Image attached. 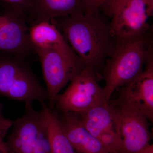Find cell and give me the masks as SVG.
Returning a JSON list of instances; mask_svg holds the SVG:
<instances>
[{
    "mask_svg": "<svg viewBox=\"0 0 153 153\" xmlns=\"http://www.w3.org/2000/svg\"><path fill=\"white\" fill-rule=\"evenodd\" d=\"M50 22L62 33L84 66L92 67L99 76L115 44L110 22L100 11L87 14L77 11Z\"/></svg>",
    "mask_w": 153,
    "mask_h": 153,
    "instance_id": "1",
    "label": "cell"
},
{
    "mask_svg": "<svg viewBox=\"0 0 153 153\" xmlns=\"http://www.w3.org/2000/svg\"><path fill=\"white\" fill-rule=\"evenodd\" d=\"M113 51L105 61L103 73L105 99L109 101L115 91L131 82L143 71L153 51L150 35L116 40Z\"/></svg>",
    "mask_w": 153,
    "mask_h": 153,
    "instance_id": "2",
    "label": "cell"
},
{
    "mask_svg": "<svg viewBox=\"0 0 153 153\" xmlns=\"http://www.w3.org/2000/svg\"><path fill=\"white\" fill-rule=\"evenodd\" d=\"M0 95L32 105L34 101L45 102L47 90L41 85L27 59L10 53L0 70Z\"/></svg>",
    "mask_w": 153,
    "mask_h": 153,
    "instance_id": "3",
    "label": "cell"
},
{
    "mask_svg": "<svg viewBox=\"0 0 153 153\" xmlns=\"http://www.w3.org/2000/svg\"><path fill=\"white\" fill-rule=\"evenodd\" d=\"M6 141L10 153H52L44 113L25 105L22 117L13 122Z\"/></svg>",
    "mask_w": 153,
    "mask_h": 153,
    "instance_id": "4",
    "label": "cell"
},
{
    "mask_svg": "<svg viewBox=\"0 0 153 153\" xmlns=\"http://www.w3.org/2000/svg\"><path fill=\"white\" fill-rule=\"evenodd\" d=\"M99 78L92 67L84 66L72 78L66 90L57 95L54 105L61 112L80 113L106 101L103 88L99 85Z\"/></svg>",
    "mask_w": 153,
    "mask_h": 153,
    "instance_id": "5",
    "label": "cell"
},
{
    "mask_svg": "<svg viewBox=\"0 0 153 153\" xmlns=\"http://www.w3.org/2000/svg\"><path fill=\"white\" fill-rule=\"evenodd\" d=\"M153 16V0H127L111 17L110 26L114 40L149 35Z\"/></svg>",
    "mask_w": 153,
    "mask_h": 153,
    "instance_id": "6",
    "label": "cell"
},
{
    "mask_svg": "<svg viewBox=\"0 0 153 153\" xmlns=\"http://www.w3.org/2000/svg\"><path fill=\"white\" fill-rule=\"evenodd\" d=\"M111 102L117 116L120 153H140L151 139L148 120L120 97Z\"/></svg>",
    "mask_w": 153,
    "mask_h": 153,
    "instance_id": "7",
    "label": "cell"
},
{
    "mask_svg": "<svg viewBox=\"0 0 153 153\" xmlns=\"http://www.w3.org/2000/svg\"><path fill=\"white\" fill-rule=\"evenodd\" d=\"M41 62L51 108L60 91L78 74L84 66L82 62L73 61L56 51L33 48Z\"/></svg>",
    "mask_w": 153,
    "mask_h": 153,
    "instance_id": "8",
    "label": "cell"
},
{
    "mask_svg": "<svg viewBox=\"0 0 153 153\" xmlns=\"http://www.w3.org/2000/svg\"><path fill=\"white\" fill-rule=\"evenodd\" d=\"M7 20L0 27V51L27 59L35 53L30 41L27 15L18 8L2 4Z\"/></svg>",
    "mask_w": 153,
    "mask_h": 153,
    "instance_id": "9",
    "label": "cell"
},
{
    "mask_svg": "<svg viewBox=\"0 0 153 153\" xmlns=\"http://www.w3.org/2000/svg\"><path fill=\"white\" fill-rule=\"evenodd\" d=\"M153 51L146 61L143 72L128 84L119 88V97L153 120Z\"/></svg>",
    "mask_w": 153,
    "mask_h": 153,
    "instance_id": "10",
    "label": "cell"
},
{
    "mask_svg": "<svg viewBox=\"0 0 153 153\" xmlns=\"http://www.w3.org/2000/svg\"><path fill=\"white\" fill-rule=\"evenodd\" d=\"M29 35L33 48L50 49L73 61L82 62L62 33L51 22H39L30 27Z\"/></svg>",
    "mask_w": 153,
    "mask_h": 153,
    "instance_id": "11",
    "label": "cell"
},
{
    "mask_svg": "<svg viewBox=\"0 0 153 153\" xmlns=\"http://www.w3.org/2000/svg\"><path fill=\"white\" fill-rule=\"evenodd\" d=\"M59 117L66 136L76 152L109 153L99 140L83 126L76 113L61 112Z\"/></svg>",
    "mask_w": 153,
    "mask_h": 153,
    "instance_id": "12",
    "label": "cell"
},
{
    "mask_svg": "<svg viewBox=\"0 0 153 153\" xmlns=\"http://www.w3.org/2000/svg\"><path fill=\"white\" fill-rule=\"evenodd\" d=\"M79 10H81V0H31L26 13L27 22L31 27Z\"/></svg>",
    "mask_w": 153,
    "mask_h": 153,
    "instance_id": "13",
    "label": "cell"
},
{
    "mask_svg": "<svg viewBox=\"0 0 153 153\" xmlns=\"http://www.w3.org/2000/svg\"><path fill=\"white\" fill-rule=\"evenodd\" d=\"M83 126L93 136L117 128V116L112 102L104 101L85 111L77 113Z\"/></svg>",
    "mask_w": 153,
    "mask_h": 153,
    "instance_id": "14",
    "label": "cell"
},
{
    "mask_svg": "<svg viewBox=\"0 0 153 153\" xmlns=\"http://www.w3.org/2000/svg\"><path fill=\"white\" fill-rule=\"evenodd\" d=\"M48 131L52 153H77L63 130L59 115L45 102L41 103Z\"/></svg>",
    "mask_w": 153,
    "mask_h": 153,
    "instance_id": "15",
    "label": "cell"
},
{
    "mask_svg": "<svg viewBox=\"0 0 153 153\" xmlns=\"http://www.w3.org/2000/svg\"><path fill=\"white\" fill-rule=\"evenodd\" d=\"M102 145L109 153H120L121 144L116 129L110 130L98 138Z\"/></svg>",
    "mask_w": 153,
    "mask_h": 153,
    "instance_id": "16",
    "label": "cell"
},
{
    "mask_svg": "<svg viewBox=\"0 0 153 153\" xmlns=\"http://www.w3.org/2000/svg\"><path fill=\"white\" fill-rule=\"evenodd\" d=\"M107 0H81V11L87 14H92L100 10Z\"/></svg>",
    "mask_w": 153,
    "mask_h": 153,
    "instance_id": "17",
    "label": "cell"
},
{
    "mask_svg": "<svg viewBox=\"0 0 153 153\" xmlns=\"http://www.w3.org/2000/svg\"><path fill=\"white\" fill-rule=\"evenodd\" d=\"M127 0H107L102 6L101 10L105 16L111 17L113 14Z\"/></svg>",
    "mask_w": 153,
    "mask_h": 153,
    "instance_id": "18",
    "label": "cell"
},
{
    "mask_svg": "<svg viewBox=\"0 0 153 153\" xmlns=\"http://www.w3.org/2000/svg\"><path fill=\"white\" fill-rule=\"evenodd\" d=\"M31 0H0V4H6L18 8L24 11L26 13L30 8Z\"/></svg>",
    "mask_w": 153,
    "mask_h": 153,
    "instance_id": "19",
    "label": "cell"
},
{
    "mask_svg": "<svg viewBox=\"0 0 153 153\" xmlns=\"http://www.w3.org/2000/svg\"><path fill=\"white\" fill-rule=\"evenodd\" d=\"M2 105L0 103V126L4 128L10 129L11 127L13 126V122L10 120L6 119L3 116L2 113Z\"/></svg>",
    "mask_w": 153,
    "mask_h": 153,
    "instance_id": "20",
    "label": "cell"
},
{
    "mask_svg": "<svg viewBox=\"0 0 153 153\" xmlns=\"http://www.w3.org/2000/svg\"><path fill=\"white\" fill-rule=\"evenodd\" d=\"M9 130L0 126V149L8 150L4 138Z\"/></svg>",
    "mask_w": 153,
    "mask_h": 153,
    "instance_id": "21",
    "label": "cell"
},
{
    "mask_svg": "<svg viewBox=\"0 0 153 153\" xmlns=\"http://www.w3.org/2000/svg\"><path fill=\"white\" fill-rule=\"evenodd\" d=\"M140 153H153V145L149 144L143 149Z\"/></svg>",
    "mask_w": 153,
    "mask_h": 153,
    "instance_id": "22",
    "label": "cell"
},
{
    "mask_svg": "<svg viewBox=\"0 0 153 153\" xmlns=\"http://www.w3.org/2000/svg\"><path fill=\"white\" fill-rule=\"evenodd\" d=\"M7 20V19L5 14H3L2 16H0V27H2L4 24H5Z\"/></svg>",
    "mask_w": 153,
    "mask_h": 153,
    "instance_id": "23",
    "label": "cell"
},
{
    "mask_svg": "<svg viewBox=\"0 0 153 153\" xmlns=\"http://www.w3.org/2000/svg\"><path fill=\"white\" fill-rule=\"evenodd\" d=\"M0 153H10L8 150L0 149Z\"/></svg>",
    "mask_w": 153,
    "mask_h": 153,
    "instance_id": "24",
    "label": "cell"
},
{
    "mask_svg": "<svg viewBox=\"0 0 153 153\" xmlns=\"http://www.w3.org/2000/svg\"><path fill=\"white\" fill-rule=\"evenodd\" d=\"M1 9L0 8V16H2L3 15V14H1Z\"/></svg>",
    "mask_w": 153,
    "mask_h": 153,
    "instance_id": "25",
    "label": "cell"
}]
</instances>
